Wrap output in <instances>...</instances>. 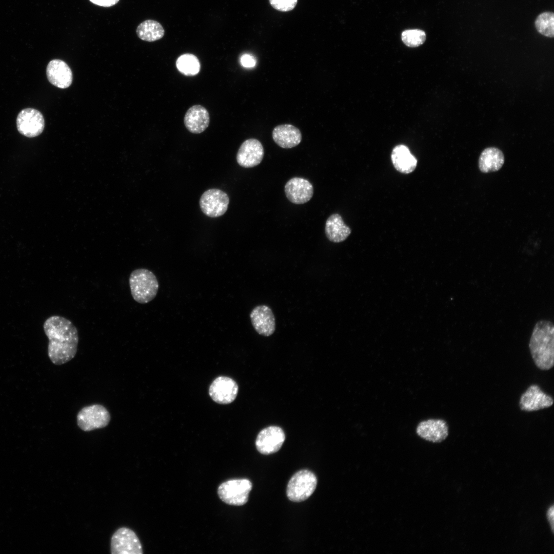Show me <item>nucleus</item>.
Here are the masks:
<instances>
[{
  "mask_svg": "<svg viewBox=\"0 0 554 554\" xmlns=\"http://www.w3.org/2000/svg\"><path fill=\"white\" fill-rule=\"evenodd\" d=\"M391 161L395 169L401 173L408 174L416 169L417 160L405 145H399L393 149Z\"/></svg>",
  "mask_w": 554,
  "mask_h": 554,
  "instance_id": "obj_20",
  "label": "nucleus"
},
{
  "mask_svg": "<svg viewBox=\"0 0 554 554\" xmlns=\"http://www.w3.org/2000/svg\"><path fill=\"white\" fill-rule=\"evenodd\" d=\"M269 2L273 8L284 12L292 10L298 3V0H269Z\"/></svg>",
  "mask_w": 554,
  "mask_h": 554,
  "instance_id": "obj_27",
  "label": "nucleus"
},
{
  "mask_svg": "<svg viewBox=\"0 0 554 554\" xmlns=\"http://www.w3.org/2000/svg\"><path fill=\"white\" fill-rule=\"evenodd\" d=\"M112 554H142L143 548L136 533L131 529L123 527L113 534L110 542Z\"/></svg>",
  "mask_w": 554,
  "mask_h": 554,
  "instance_id": "obj_7",
  "label": "nucleus"
},
{
  "mask_svg": "<svg viewBox=\"0 0 554 554\" xmlns=\"http://www.w3.org/2000/svg\"><path fill=\"white\" fill-rule=\"evenodd\" d=\"M264 154L261 143L257 139L249 138L240 146L236 154V161L242 167L252 168L261 163Z\"/></svg>",
  "mask_w": 554,
  "mask_h": 554,
  "instance_id": "obj_13",
  "label": "nucleus"
},
{
  "mask_svg": "<svg viewBox=\"0 0 554 554\" xmlns=\"http://www.w3.org/2000/svg\"><path fill=\"white\" fill-rule=\"evenodd\" d=\"M46 75L49 82L59 88H67L72 82V73L70 67L61 60L54 59L49 62L46 68Z\"/></svg>",
  "mask_w": 554,
  "mask_h": 554,
  "instance_id": "obj_17",
  "label": "nucleus"
},
{
  "mask_svg": "<svg viewBox=\"0 0 554 554\" xmlns=\"http://www.w3.org/2000/svg\"><path fill=\"white\" fill-rule=\"evenodd\" d=\"M417 434L423 439L432 443H440L448 435V426L442 419H428L419 423L416 428Z\"/></svg>",
  "mask_w": 554,
  "mask_h": 554,
  "instance_id": "obj_16",
  "label": "nucleus"
},
{
  "mask_svg": "<svg viewBox=\"0 0 554 554\" xmlns=\"http://www.w3.org/2000/svg\"><path fill=\"white\" fill-rule=\"evenodd\" d=\"M43 329L49 340L48 355L53 364L62 365L75 357L78 334L71 321L62 316L52 315L45 321Z\"/></svg>",
  "mask_w": 554,
  "mask_h": 554,
  "instance_id": "obj_1",
  "label": "nucleus"
},
{
  "mask_svg": "<svg viewBox=\"0 0 554 554\" xmlns=\"http://www.w3.org/2000/svg\"><path fill=\"white\" fill-rule=\"evenodd\" d=\"M317 478L312 472L303 469L298 471L290 479L287 487L288 498L294 502L307 499L314 491Z\"/></svg>",
  "mask_w": 554,
  "mask_h": 554,
  "instance_id": "obj_4",
  "label": "nucleus"
},
{
  "mask_svg": "<svg viewBox=\"0 0 554 554\" xmlns=\"http://www.w3.org/2000/svg\"><path fill=\"white\" fill-rule=\"evenodd\" d=\"M426 39L425 31L419 29L405 30L401 33V39L403 43L411 48L422 45Z\"/></svg>",
  "mask_w": 554,
  "mask_h": 554,
  "instance_id": "obj_26",
  "label": "nucleus"
},
{
  "mask_svg": "<svg viewBox=\"0 0 554 554\" xmlns=\"http://www.w3.org/2000/svg\"><path fill=\"white\" fill-rule=\"evenodd\" d=\"M546 517L547 521L550 525V527L552 533L554 532V507L552 504L551 506H549L546 511Z\"/></svg>",
  "mask_w": 554,
  "mask_h": 554,
  "instance_id": "obj_29",
  "label": "nucleus"
},
{
  "mask_svg": "<svg viewBox=\"0 0 554 554\" xmlns=\"http://www.w3.org/2000/svg\"><path fill=\"white\" fill-rule=\"evenodd\" d=\"M18 131L22 135L33 137L41 134L45 127L44 118L38 110L31 108L21 110L16 118Z\"/></svg>",
  "mask_w": 554,
  "mask_h": 554,
  "instance_id": "obj_9",
  "label": "nucleus"
},
{
  "mask_svg": "<svg viewBox=\"0 0 554 554\" xmlns=\"http://www.w3.org/2000/svg\"><path fill=\"white\" fill-rule=\"evenodd\" d=\"M285 440L283 430L279 426H271L259 433L255 440V446L261 453L270 454L279 450Z\"/></svg>",
  "mask_w": 554,
  "mask_h": 554,
  "instance_id": "obj_10",
  "label": "nucleus"
},
{
  "mask_svg": "<svg viewBox=\"0 0 554 554\" xmlns=\"http://www.w3.org/2000/svg\"><path fill=\"white\" fill-rule=\"evenodd\" d=\"M111 417L107 408L101 404L83 407L77 413V424L84 431H90L106 427Z\"/></svg>",
  "mask_w": 554,
  "mask_h": 554,
  "instance_id": "obj_6",
  "label": "nucleus"
},
{
  "mask_svg": "<svg viewBox=\"0 0 554 554\" xmlns=\"http://www.w3.org/2000/svg\"><path fill=\"white\" fill-rule=\"evenodd\" d=\"M274 142L283 148H291L298 145L302 136L300 130L290 124L280 125L272 131Z\"/></svg>",
  "mask_w": 554,
  "mask_h": 554,
  "instance_id": "obj_19",
  "label": "nucleus"
},
{
  "mask_svg": "<svg viewBox=\"0 0 554 554\" xmlns=\"http://www.w3.org/2000/svg\"><path fill=\"white\" fill-rule=\"evenodd\" d=\"M554 15L552 12H544L536 18L535 25L537 31L546 37L553 38L554 35Z\"/></svg>",
  "mask_w": 554,
  "mask_h": 554,
  "instance_id": "obj_25",
  "label": "nucleus"
},
{
  "mask_svg": "<svg viewBox=\"0 0 554 554\" xmlns=\"http://www.w3.org/2000/svg\"><path fill=\"white\" fill-rule=\"evenodd\" d=\"M325 232L327 239L333 243H340L345 241L349 236L351 230L344 223L340 214L334 213L327 219Z\"/></svg>",
  "mask_w": 554,
  "mask_h": 554,
  "instance_id": "obj_21",
  "label": "nucleus"
},
{
  "mask_svg": "<svg viewBox=\"0 0 554 554\" xmlns=\"http://www.w3.org/2000/svg\"><path fill=\"white\" fill-rule=\"evenodd\" d=\"M129 284L133 299L140 304H146L153 300L159 287L155 274L145 268L136 269L131 272Z\"/></svg>",
  "mask_w": 554,
  "mask_h": 554,
  "instance_id": "obj_3",
  "label": "nucleus"
},
{
  "mask_svg": "<svg viewBox=\"0 0 554 554\" xmlns=\"http://www.w3.org/2000/svg\"><path fill=\"white\" fill-rule=\"evenodd\" d=\"M242 65L246 68H252L255 66L256 61L254 56L249 54H243L240 59Z\"/></svg>",
  "mask_w": 554,
  "mask_h": 554,
  "instance_id": "obj_28",
  "label": "nucleus"
},
{
  "mask_svg": "<svg viewBox=\"0 0 554 554\" xmlns=\"http://www.w3.org/2000/svg\"><path fill=\"white\" fill-rule=\"evenodd\" d=\"M229 203L228 195L218 189H210L203 193L200 200L202 212L210 217L223 215L227 211Z\"/></svg>",
  "mask_w": 554,
  "mask_h": 554,
  "instance_id": "obj_8",
  "label": "nucleus"
},
{
  "mask_svg": "<svg viewBox=\"0 0 554 554\" xmlns=\"http://www.w3.org/2000/svg\"><path fill=\"white\" fill-rule=\"evenodd\" d=\"M502 151L496 147L485 149L480 155L479 168L483 173L494 172L500 170L504 163Z\"/></svg>",
  "mask_w": 554,
  "mask_h": 554,
  "instance_id": "obj_22",
  "label": "nucleus"
},
{
  "mask_svg": "<svg viewBox=\"0 0 554 554\" xmlns=\"http://www.w3.org/2000/svg\"><path fill=\"white\" fill-rule=\"evenodd\" d=\"M176 67L183 74L192 76L196 75L200 72L201 64L195 55L190 53H186L177 58L176 61Z\"/></svg>",
  "mask_w": 554,
  "mask_h": 554,
  "instance_id": "obj_24",
  "label": "nucleus"
},
{
  "mask_svg": "<svg viewBox=\"0 0 554 554\" xmlns=\"http://www.w3.org/2000/svg\"><path fill=\"white\" fill-rule=\"evenodd\" d=\"M92 3L102 7H109L117 3L119 0H89Z\"/></svg>",
  "mask_w": 554,
  "mask_h": 554,
  "instance_id": "obj_30",
  "label": "nucleus"
},
{
  "mask_svg": "<svg viewBox=\"0 0 554 554\" xmlns=\"http://www.w3.org/2000/svg\"><path fill=\"white\" fill-rule=\"evenodd\" d=\"M252 487V483L248 479H232L222 483L218 488L217 493L225 503L241 506L247 502Z\"/></svg>",
  "mask_w": 554,
  "mask_h": 554,
  "instance_id": "obj_5",
  "label": "nucleus"
},
{
  "mask_svg": "<svg viewBox=\"0 0 554 554\" xmlns=\"http://www.w3.org/2000/svg\"><path fill=\"white\" fill-rule=\"evenodd\" d=\"M284 191L288 200L292 203L303 204L308 202L312 197L313 187L306 179L294 177L285 184Z\"/></svg>",
  "mask_w": 554,
  "mask_h": 554,
  "instance_id": "obj_15",
  "label": "nucleus"
},
{
  "mask_svg": "<svg viewBox=\"0 0 554 554\" xmlns=\"http://www.w3.org/2000/svg\"><path fill=\"white\" fill-rule=\"evenodd\" d=\"M136 32L137 36L142 40L152 42L162 38L164 35L165 30L159 22L152 19H147L137 26Z\"/></svg>",
  "mask_w": 554,
  "mask_h": 554,
  "instance_id": "obj_23",
  "label": "nucleus"
},
{
  "mask_svg": "<svg viewBox=\"0 0 554 554\" xmlns=\"http://www.w3.org/2000/svg\"><path fill=\"white\" fill-rule=\"evenodd\" d=\"M553 403L551 397L544 393L536 384L530 385L521 396L520 409L525 411H533L547 408Z\"/></svg>",
  "mask_w": 554,
  "mask_h": 554,
  "instance_id": "obj_12",
  "label": "nucleus"
},
{
  "mask_svg": "<svg viewBox=\"0 0 554 554\" xmlns=\"http://www.w3.org/2000/svg\"><path fill=\"white\" fill-rule=\"evenodd\" d=\"M250 318L254 329L259 334L269 337L274 333L275 318L269 306L261 305L255 307L250 313Z\"/></svg>",
  "mask_w": 554,
  "mask_h": 554,
  "instance_id": "obj_14",
  "label": "nucleus"
},
{
  "mask_svg": "<svg viewBox=\"0 0 554 554\" xmlns=\"http://www.w3.org/2000/svg\"><path fill=\"white\" fill-rule=\"evenodd\" d=\"M535 364L539 369L547 370L553 366L554 326L548 320H540L535 325L529 343Z\"/></svg>",
  "mask_w": 554,
  "mask_h": 554,
  "instance_id": "obj_2",
  "label": "nucleus"
},
{
  "mask_svg": "<svg viewBox=\"0 0 554 554\" xmlns=\"http://www.w3.org/2000/svg\"><path fill=\"white\" fill-rule=\"evenodd\" d=\"M184 122L189 132L194 134L201 133L204 132L209 125V112L203 106H192L185 113Z\"/></svg>",
  "mask_w": 554,
  "mask_h": 554,
  "instance_id": "obj_18",
  "label": "nucleus"
},
{
  "mask_svg": "<svg viewBox=\"0 0 554 554\" xmlns=\"http://www.w3.org/2000/svg\"><path fill=\"white\" fill-rule=\"evenodd\" d=\"M238 389V385L233 379L228 377L220 376L211 384L209 394L216 403L228 404L235 400Z\"/></svg>",
  "mask_w": 554,
  "mask_h": 554,
  "instance_id": "obj_11",
  "label": "nucleus"
}]
</instances>
